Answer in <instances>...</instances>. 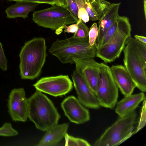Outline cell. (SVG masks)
I'll list each match as a JSON object with an SVG mask.
<instances>
[{
  "instance_id": "obj_1",
  "label": "cell",
  "mask_w": 146,
  "mask_h": 146,
  "mask_svg": "<svg viewBox=\"0 0 146 146\" xmlns=\"http://www.w3.org/2000/svg\"><path fill=\"white\" fill-rule=\"evenodd\" d=\"M46 50L43 38H34L25 43L19 54L21 79L32 80L39 76L46 61Z\"/></svg>"
},
{
  "instance_id": "obj_2",
  "label": "cell",
  "mask_w": 146,
  "mask_h": 146,
  "mask_svg": "<svg viewBox=\"0 0 146 146\" xmlns=\"http://www.w3.org/2000/svg\"><path fill=\"white\" fill-rule=\"evenodd\" d=\"M28 118L36 128L46 131L58 124L60 116L52 101L36 90L29 98Z\"/></svg>"
},
{
  "instance_id": "obj_3",
  "label": "cell",
  "mask_w": 146,
  "mask_h": 146,
  "mask_svg": "<svg viewBox=\"0 0 146 146\" xmlns=\"http://www.w3.org/2000/svg\"><path fill=\"white\" fill-rule=\"evenodd\" d=\"M97 50V45L92 47L90 46L88 37L82 39L72 36L61 40L56 39L52 44L48 52L62 64H73L74 59L94 58Z\"/></svg>"
},
{
  "instance_id": "obj_4",
  "label": "cell",
  "mask_w": 146,
  "mask_h": 146,
  "mask_svg": "<svg viewBox=\"0 0 146 146\" xmlns=\"http://www.w3.org/2000/svg\"><path fill=\"white\" fill-rule=\"evenodd\" d=\"M118 17L119 25L115 33L106 43L97 48L96 56L106 63L111 62L118 58L131 37L129 18L125 16Z\"/></svg>"
},
{
  "instance_id": "obj_5",
  "label": "cell",
  "mask_w": 146,
  "mask_h": 146,
  "mask_svg": "<svg viewBox=\"0 0 146 146\" xmlns=\"http://www.w3.org/2000/svg\"><path fill=\"white\" fill-rule=\"evenodd\" d=\"M137 113L135 111L119 117L108 127L94 143V146H116L119 145L134 134V125Z\"/></svg>"
},
{
  "instance_id": "obj_6",
  "label": "cell",
  "mask_w": 146,
  "mask_h": 146,
  "mask_svg": "<svg viewBox=\"0 0 146 146\" xmlns=\"http://www.w3.org/2000/svg\"><path fill=\"white\" fill-rule=\"evenodd\" d=\"M32 20L40 26L55 31L58 34L65 26L76 23L67 8L56 5L34 12Z\"/></svg>"
},
{
  "instance_id": "obj_7",
  "label": "cell",
  "mask_w": 146,
  "mask_h": 146,
  "mask_svg": "<svg viewBox=\"0 0 146 146\" xmlns=\"http://www.w3.org/2000/svg\"><path fill=\"white\" fill-rule=\"evenodd\" d=\"M100 83L96 96L100 106L113 109L117 103L118 88L112 75L110 68L101 63Z\"/></svg>"
},
{
  "instance_id": "obj_8",
  "label": "cell",
  "mask_w": 146,
  "mask_h": 146,
  "mask_svg": "<svg viewBox=\"0 0 146 146\" xmlns=\"http://www.w3.org/2000/svg\"><path fill=\"white\" fill-rule=\"evenodd\" d=\"M124 66L135 83L136 87L142 92L146 91V64L138 55L130 40L125 47Z\"/></svg>"
},
{
  "instance_id": "obj_9",
  "label": "cell",
  "mask_w": 146,
  "mask_h": 146,
  "mask_svg": "<svg viewBox=\"0 0 146 146\" xmlns=\"http://www.w3.org/2000/svg\"><path fill=\"white\" fill-rule=\"evenodd\" d=\"M73 83L67 75L41 78L33 86L36 90L55 97L64 95L72 89Z\"/></svg>"
},
{
  "instance_id": "obj_10",
  "label": "cell",
  "mask_w": 146,
  "mask_h": 146,
  "mask_svg": "<svg viewBox=\"0 0 146 146\" xmlns=\"http://www.w3.org/2000/svg\"><path fill=\"white\" fill-rule=\"evenodd\" d=\"M73 61L76 71L96 95L100 83L101 63L93 58L74 59Z\"/></svg>"
},
{
  "instance_id": "obj_11",
  "label": "cell",
  "mask_w": 146,
  "mask_h": 146,
  "mask_svg": "<svg viewBox=\"0 0 146 146\" xmlns=\"http://www.w3.org/2000/svg\"><path fill=\"white\" fill-rule=\"evenodd\" d=\"M9 113L15 121L25 122L28 118V101L23 88H14L8 100Z\"/></svg>"
},
{
  "instance_id": "obj_12",
  "label": "cell",
  "mask_w": 146,
  "mask_h": 146,
  "mask_svg": "<svg viewBox=\"0 0 146 146\" xmlns=\"http://www.w3.org/2000/svg\"><path fill=\"white\" fill-rule=\"evenodd\" d=\"M61 106L65 115L72 122L82 124L90 119L89 110L74 96H68L62 101Z\"/></svg>"
},
{
  "instance_id": "obj_13",
  "label": "cell",
  "mask_w": 146,
  "mask_h": 146,
  "mask_svg": "<svg viewBox=\"0 0 146 146\" xmlns=\"http://www.w3.org/2000/svg\"><path fill=\"white\" fill-rule=\"evenodd\" d=\"M72 78L77 99L80 103L86 108L94 109L99 108L100 106L96 96L76 70L73 72Z\"/></svg>"
},
{
  "instance_id": "obj_14",
  "label": "cell",
  "mask_w": 146,
  "mask_h": 146,
  "mask_svg": "<svg viewBox=\"0 0 146 146\" xmlns=\"http://www.w3.org/2000/svg\"><path fill=\"white\" fill-rule=\"evenodd\" d=\"M110 69L122 94L124 96L132 94L136 86L124 66L122 65H113Z\"/></svg>"
},
{
  "instance_id": "obj_15",
  "label": "cell",
  "mask_w": 146,
  "mask_h": 146,
  "mask_svg": "<svg viewBox=\"0 0 146 146\" xmlns=\"http://www.w3.org/2000/svg\"><path fill=\"white\" fill-rule=\"evenodd\" d=\"M121 3H111L103 13L98 23L99 34L96 41L97 48L100 47L106 33L119 15Z\"/></svg>"
},
{
  "instance_id": "obj_16",
  "label": "cell",
  "mask_w": 146,
  "mask_h": 146,
  "mask_svg": "<svg viewBox=\"0 0 146 146\" xmlns=\"http://www.w3.org/2000/svg\"><path fill=\"white\" fill-rule=\"evenodd\" d=\"M145 98V94L143 92L124 96L116 103L115 112L119 117L126 116L135 111Z\"/></svg>"
},
{
  "instance_id": "obj_17",
  "label": "cell",
  "mask_w": 146,
  "mask_h": 146,
  "mask_svg": "<svg viewBox=\"0 0 146 146\" xmlns=\"http://www.w3.org/2000/svg\"><path fill=\"white\" fill-rule=\"evenodd\" d=\"M69 127L68 123L57 124L46 131L37 146H53L57 144L64 137Z\"/></svg>"
},
{
  "instance_id": "obj_18",
  "label": "cell",
  "mask_w": 146,
  "mask_h": 146,
  "mask_svg": "<svg viewBox=\"0 0 146 146\" xmlns=\"http://www.w3.org/2000/svg\"><path fill=\"white\" fill-rule=\"evenodd\" d=\"M40 3L25 1H17L14 4L5 10L8 18L21 17L27 18L29 12L34 11L36 6Z\"/></svg>"
},
{
  "instance_id": "obj_19",
  "label": "cell",
  "mask_w": 146,
  "mask_h": 146,
  "mask_svg": "<svg viewBox=\"0 0 146 146\" xmlns=\"http://www.w3.org/2000/svg\"><path fill=\"white\" fill-rule=\"evenodd\" d=\"M89 20H99L104 10L111 4L105 0H84Z\"/></svg>"
},
{
  "instance_id": "obj_20",
  "label": "cell",
  "mask_w": 146,
  "mask_h": 146,
  "mask_svg": "<svg viewBox=\"0 0 146 146\" xmlns=\"http://www.w3.org/2000/svg\"><path fill=\"white\" fill-rule=\"evenodd\" d=\"M64 137L65 145L68 146H90L91 145L86 140L79 138L75 137L66 133Z\"/></svg>"
},
{
  "instance_id": "obj_21",
  "label": "cell",
  "mask_w": 146,
  "mask_h": 146,
  "mask_svg": "<svg viewBox=\"0 0 146 146\" xmlns=\"http://www.w3.org/2000/svg\"><path fill=\"white\" fill-rule=\"evenodd\" d=\"M78 23V28L77 31L72 36L78 38H86L88 37L89 29L88 26L81 20H79Z\"/></svg>"
},
{
  "instance_id": "obj_22",
  "label": "cell",
  "mask_w": 146,
  "mask_h": 146,
  "mask_svg": "<svg viewBox=\"0 0 146 146\" xmlns=\"http://www.w3.org/2000/svg\"><path fill=\"white\" fill-rule=\"evenodd\" d=\"M19 133L14 129L11 124L9 123H5L0 127V136L11 137L17 135Z\"/></svg>"
},
{
  "instance_id": "obj_23",
  "label": "cell",
  "mask_w": 146,
  "mask_h": 146,
  "mask_svg": "<svg viewBox=\"0 0 146 146\" xmlns=\"http://www.w3.org/2000/svg\"><path fill=\"white\" fill-rule=\"evenodd\" d=\"M78 8V17L79 20H81L86 23L89 20L88 14L86 9L84 0H76Z\"/></svg>"
},
{
  "instance_id": "obj_24",
  "label": "cell",
  "mask_w": 146,
  "mask_h": 146,
  "mask_svg": "<svg viewBox=\"0 0 146 146\" xmlns=\"http://www.w3.org/2000/svg\"><path fill=\"white\" fill-rule=\"evenodd\" d=\"M146 98L143 101V104L141 110L139 119L136 130L133 131L134 134L136 133L143 128L146 125Z\"/></svg>"
},
{
  "instance_id": "obj_25",
  "label": "cell",
  "mask_w": 146,
  "mask_h": 146,
  "mask_svg": "<svg viewBox=\"0 0 146 146\" xmlns=\"http://www.w3.org/2000/svg\"><path fill=\"white\" fill-rule=\"evenodd\" d=\"M99 29L97 24L94 23L89 29L88 38L90 46L92 47L97 45L96 41L99 34Z\"/></svg>"
},
{
  "instance_id": "obj_26",
  "label": "cell",
  "mask_w": 146,
  "mask_h": 146,
  "mask_svg": "<svg viewBox=\"0 0 146 146\" xmlns=\"http://www.w3.org/2000/svg\"><path fill=\"white\" fill-rule=\"evenodd\" d=\"M66 1L68 10L77 23L79 19L78 17V8L76 0H66Z\"/></svg>"
},
{
  "instance_id": "obj_27",
  "label": "cell",
  "mask_w": 146,
  "mask_h": 146,
  "mask_svg": "<svg viewBox=\"0 0 146 146\" xmlns=\"http://www.w3.org/2000/svg\"><path fill=\"white\" fill-rule=\"evenodd\" d=\"M7 60L0 42V68L3 71H6L7 69Z\"/></svg>"
},
{
  "instance_id": "obj_28",
  "label": "cell",
  "mask_w": 146,
  "mask_h": 146,
  "mask_svg": "<svg viewBox=\"0 0 146 146\" xmlns=\"http://www.w3.org/2000/svg\"><path fill=\"white\" fill-rule=\"evenodd\" d=\"M17 1H25L34 3L48 4L52 5H60L56 0H8Z\"/></svg>"
},
{
  "instance_id": "obj_29",
  "label": "cell",
  "mask_w": 146,
  "mask_h": 146,
  "mask_svg": "<svg viewBox=\"0 0 146 146\" xmlns=\"http://www.w3.org/2000/svg\"><path fill=\"white\" fill-rule=\"evenodd\" d=\"M78 28V23L72 24L69 26L66 25L64 27V32L68 33H75Z\"/></svg>"
},
{
  "instance_id": "obj_30",
  "label": "cell",
  "mask_w": 146,
  "mask_h": 146,
  "mask_svg": "<svg viewBox=\"0 0 146 146\" xmlns=\"http://www.w3.org/2000/svg\"><path fill=\"white\" fill-rule=\"evenodd\" d=\"M134 37L135 38L139 41L146 44V38L145 37L143 36L135 35L134 36Z\"/></svg>"
},
{
  "instance_id": "obj_31",
  "label": "cell",
  "mask_w": 146,
  "mask_h": 146,
  "mask_svg": "<svg viewBox=\"0 0 146 146\" xmlns=\"http://www.w3.org/2000/svg\"><path fill=\"white\" fill-rule=\"evenodd\" d=\"M60 6L67 8V4L66 0H56Z\"/></svg>"
},
{
  "instance_id": "obj_32",
  "label": "cell",
  "mask_w": 146,
  "mask_h": 146,
  "mask_svg": "<svg viewBox=\"0 0 146 146\" xmlns=\"http://www.w3.org/2000/svg\"><path fill=\"white\" fill-rule=\"evenodd\" d=\"M144 9L145 13V17L146 18V0H144Z\"/></svg>"
}]
</instances>
